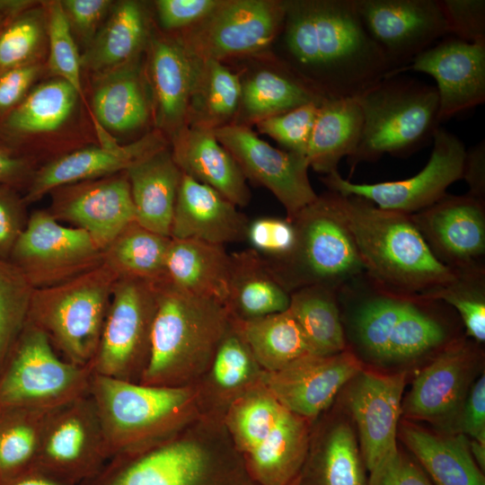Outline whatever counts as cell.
Returning a JSON list of instances; mask_svg holds the SVG:
<instances>
[{"label": "cell", "mask_w": 485, "mask_h": 485, "mask_svg": "<svg viewBox=\"0 0 485 485\" xmlns=\"http://www.w3.org/2000/svg\"><path fill=\"white\" fill-rule=\"evenodd\" d=\"M287 64L325 99L356 98L391 73L355 0L286 1Z\"/></svg>", "instance_id": "cell-1"}, {"label": "cell", "mask_w": 485, "mask_h": 485, "mask_svg": "<svg viewBox=\"0 0 485 485\" xmlns=\"http://www.w3.org/2000/svg\"><path fill=\"white\" fill-rule=\"evenodd\" d=\"M79 485H259L222 419L200 416L178 433L112 455Z\"/></svg>", "instance_id": "cell-2"}, {"label": "cell", "mask_w": 485, "mask_h": 485, "mask_svg": "<svg viewBox=\"0 0 485 485\" xmlns=\"http://www.w3.org/2000/svg\"><path fill=\"white\" fill-rule=\"evenodd\" d=\"M333 192L365 273L376 283L395 292L425 295L454 278V270L433 255L410 215Z\"/></svg>", "instance_id": "cell-3"}, {"label": "cell", "mask_w": 485, "mask_h": 485, "mask_svg": "<svg viewBox=\"0 0 485 485\" xmlns=\"http://www.w3.org/2000/svg\"><path fill=\"white\" fill-rule=\"evenodd\" d=\"M231 320L222 303L190 294L171 281L161 285L150 357L140 384L194 385L209 368Z\"/></svg>", "instance_id": "cell-4"}, {"label": "cell", "mask_w": 485, "mask_h": 485, "mask_svg": "<svg viewBox=\"0 0 485 485\" xmlns=\"http://www.w3.org/2000/svg\"><path fill=\"white\" fill-rule=\"evenodd\" d=\"M223 421L259 485H295L313 422L284 407L262 382L235 400Z\"/></svg>", "instance_id": "cell-5"}, {"label": "cell", "mask_w": 485, "mask_h": 485, "mask_svg": "<svg viewBox=\"0 0 485 485\" xmlns=\"http://www.w3.org/2000/svg\"><path fill=\"white\" fill-rule=\"evenodd\" d=\"M89 394L111 456L163 440L201 416L194 385H146L93 374Z\"/></svg>", "instance_id": "cell-6"}, {"label": "cell", "mask_w": 485, "mask_h": 485, "mask_svg": "<svg viewBox=\"0 0 485 485\" xmlns=\"http://www.w3.org/2000/svg\"><path fill=\"white\" fill-rule=\"evenodd\" d=\"M363 112L356 151L347 158L350 172L384 154H410L432 140L438 128L436 86L399 75H389L356 97Z\"/></svg>", "instance_id": "cell-7"}, {"label": "cell", "mask_w": 485, "mask_h": 485, "mask_svg": "<svg viewBox=\"0 0 485 485\" xmlns=\"http://www.w3.org/2000/svg\"><path fill=\"white\" fill-rule=\"evenodd\" d=\"M118 278L103 261L67 281L34 289L27 321L47 336L62 358L90 366Z\"/></svg>", "instance_id": "cell-8"}, {"label": "cell", "mask_w": 485, "mask_h": 485, "mask_svg": "<svg viewBox=\"0 0 485 485\" xmlns=\"http://www.w3.org/2000/svg\"><path fill=\"white\" fill-rule=\"evenodd\" d=\"M292 221L295 242L291 251L279 260L266 259L289 293L311 286L339 289L365 272L333 191L318 195Z\"/></svg>", "instance_id": "cell-9"}, {"label": "cell", "mask_w": 485, "mask_h": 485, "mask_svg": "<svg viewBox=\"0 0 485 485\" xmlns=\"http://www.w3.org/2000/svg\"><path fill=\"white\" fill-rule=\"evenodd\" d=\"M93 371L62 358L27 321L0 366V410H53L89 393Z\"/></svg>", "instance_id": "cell-10"}, {"label": "cell", "mask_w": 485, "mask_h": 485, "mask_svg": "<svg viewBox=\"0 0 485 485\" xmlns=\"http://www.w3.org/2000/svg\"><path fill=\"white\" fill-rule=\"evenodd\" d=\"M160 286L134 278H118L90 364L93 374L140 383L150 357Z\"/></svg>", "instance_id": "cell-11"}, {"label": "cell", "mask_w": 485, "mask_h": 485, "mask_svg": "<svg viewBox=\"0 0 485 485\" xmlns=\"http://www.w3.org/2000/svg\"><path fill=\"white\" fill-rule=\"evenodd\" d=\"M104 251L84 230L64 225L47 209L29 215L10 261L34 289L52 287L103 262Z\"/></svg>", "instance_id": "cell-12"}, {"label": "cell", "mask_w": 485, "mask_h": 485, "mask_svg": "<svg viewBox=\"0 0 485 485\" xmlns=\"http://www.w3.org/2000/svg\"><path fill=\"white\" fill-rule=\"evenodd\" d=\"M285 17L286 1L221 0L179 39L194 57L223 62L269 47L282 31Z\"/></svg>", "instance_id": "cell-13"}, {"label": "cell", "mask_w": 485, "mask_h": 485, "mask_svg": "<svg viewBox=\"0 0 485 485\" xmlns=\"http://www.w3.org/2000/svg\"><path fill=\"white\" fill-rule=\"evenodd\" d=\"M433 149L426 166L408 179L378 183H354L338 171L326 174L322 181L329 190L370 200L380 208L414 214L428 207L445 194L447 188L463 179L466 148L453 133L437 128Z\"/></svg>", "instance_id": "cell-14"}, {"label": "cell", "mask_w": 485, "mask_h": 485, "mask_svg": "<svg viewBox=\"0 0 485 485\" xmlns=\"http://www.w3.org/2000/svg\"><path fill=\"white\" fill-rule=\"evenodd\" d=\"M110 457L98 410L88 393L51 412L36 467L79 485Z\"/></svg>", "instance_id": "cell-15"}, {"label": "cell", "mask_w": 485, "mask_h": 485, "mask_svg": "<svg viewBox=\"0 0 485 485\" xmlns=\"http://www.w3.org/2000/svg\"><path fill=\"white\" fill-rule=\"evenodd\" d=\"M214 133L245 179L269 190L289 220L317 198L305 156L272 146L248 126L231 123L214 129Z\"/></svg>", "instance_id": "cell-16"}, {"label": "cell", "mask_w": 485, "mask_h": 485, "mask_svg": "<svg viewBox=\"0 0 485 485\" xmlns=\"http://www.w3.org/2000/svg\"><path fill=\"white\" fill-rule=\"evenodd\" d=\"M355 4L386 58L389 75L448 35L439 0H355Z\"/></svg>", "instance_id": "cell-17"}, {"label": "cell", "mask_w": 485, "mask_h": 485, "mask_svg": "<svg viewBox=\"0 0 485 485\" xmlns=\"http://www.w3.org/2000/svg\"><path fill=\"white\" fill-rule=\"evenodd\" d=\"M481 357L465 338L450 343L416 377L402 402V413L456 434L457 421Z\"/></svg>", "instance_id": "cell-18"}, {"label": "cell", "mask_w": 485, "mask_h": 485, "mask_svg": "<svg viewBox=\"0 0 485 485\" xmlns=\"http://www.w3.org/2000/svg\"><path fill=\"white\" fill-rule=\"evenodd\" d=\"M49 194V214L62 224L87 232L103 251L135 221L126 172L67 184Z\"/></svg>", "instance_id": "cell-19"}, {"label": "cell", "mask_w": 485, "mask_h": 485, "mask_svg": "<svg viewBox=\"0 0 485 485\" xmlns=\"http://www.w3.org/2000/svg\"><path fill=\"white\" fill-rule=\"evenodd\" d=\"M411 218L433 255L453 270L485 266V200L445 194Z\"/></svg>", "instance_id": "cell-20"}, {"label": "cell", "mask_w": 485, "mask_h": 485, "mask_svg": "<svg viewBox=\"0 0 485 485\" xmlns=\"http://www.w3.org/2000/svg\"><path fill=\"white\" fill-rule=\"evenodd\" d=\"M362 369L359 357L346 348L331 356L307 355L278 371H264L262 384L287 410L314 422Z\"/></svg>", "instance_id": "cell-21"}, {"label": "cell", "mask_w": 485, "mask_h": 485, "mask_svg": "<svg viewBox=\"0 0 485 485\" xmlns=\"http://www.w3.org/2000/svg\"><path fill=\"white\" fill-rule=\"evenodd\" d=\"M406 70L435 79L439 123L485 101V41L471 43L446 36L392 75Z\"/></svg>", "instance_id": "cell-22"}, {"label": "cell", "mask_w": 485, "mask_h": 485, "mask_svg": "<svg viewBox=\"0 0 485 485\" xmlns=\"http://www.w3.org/2000/svg\"><path fill=\"white\" fill-rule=\"evenodd\" d=\"M348 383L347 404L356 422L359 449L367 472L394 452L402 413L406 374H379L362 369Z\"/></svg>", "instance_id": "cell-23"}, {"label": "cell", "mask_w": 485, "mask_h": 485, "mask_svg": "<svg viewBox=\"0 0 485 485\" xmlns=\"http://www.w3.org/2000/svg\"><path fill=\"white\" fill-rule=\"evenodd\" d=\"M104 140L100 146L60 155L34 171L23 197L25 202L38 201L67 184L126 172L139 161L167 147L164 136L157 129L127 145Z\"/></svg>", "instance_id": "cell-24"}, {"label": "cell", "mask_w": 485, "mask_h": 485, "mask_svg": "<svg viewBox=\"0 0 485 485\" xmlns=\"http://www.w3.org/2000/svg\"><path fill=\"white\" fill-rule=\"evenodd\" d=\"M146 79L157 130L171 139L187 123L196 59L179 38L149 40Z\"/></svg>", "instance_id": "cell-25"}, {"label": "cell", "mask_w": 485, "mask_h": 485, "mask_svg": "<svg viewBox=\"0 0 485 485\" xmlns=\"http://www.w3.org/2000/svg\"><path fill=\"white\" fill-rule=\"evenodd\" d=\"M249 218L213 188L182 173L170 237L225 245L245 242Z\"/></svg>", "instance_id": "cell-26"}, {"label": "cell", "mask_w": 485, "mask_h": 485, "mask_svg": "<svg viewBox=\"0 0 485 485\" xmlns=\"http://www.w3.org/2000/svg\"><path fill=\"white\" fill-rule=\"evenodd\" d=\"M324 416L313 424L308 453L295 485H368L353 428L343 418Z\"/></svg>", "instance_id": "cell-27"}, {"label": "cell", "mask_w": 485, "mask_h": 485, "mask_svg": "<svg viewBox=\"0 0 485 485\" xmlns=\"http://www.w3.org/2000/svg\"><path fill=\"white\" fill-rule=\"evenodd\" d=\"M171 140L172 158L182 173L213 188L237 207L250 203L247 180L213 129L186 125Z\"/></svg>", "instance_id": "cell-28"}, {"label": "cell", "mask_w": 485, "mask_h": 485, "mask_svg": "<svg viewBox=\"0 0 485 485\" xmlns=\"http://www.w3.org/2000/svg\"><path fill=\"white\" fill-rule=\"evenodd\" d=\"M263 374L232 319L209 368L194 384L201 416L223 420L235 400L262 382Z\"/></svg>", "instance_id": "cell-29"}, {"label": "cell", "mask_w": 485, "mask_h": 485, "mask_svg": "<svg viewBox=\"0 0 485 485\" xmlns=\"http://www.w3.org/2000/svg\"><path fill=\"white\" fill-rule=\"evenodd\" d=\"M96 75L92 102L100 126L115 132L142 128L152 114V101L139 57Z\"/></svg>", "instance_id": "cell-30"}, {"label": "cell", "mask_w": 485, "mask_h": 485, "mask_svg": "<svg viewBox=\"0 0 485 485\" xmlns=\"http://www.w3.org/2000/svg\"><path fill=\"white\" fill-rule=\"evenodd\" d=\"M227 295L230 316L248 321L285 312L290 293L273 274L267 260L251 248L230 253Z\"/></svg>", "instance_id": "cell-31"}, {"label": "cell", "mask_w": 485, "mask_h": 485, "mask_svg": "<svg viewBox=\"0 0 485 485\" xmlns=\"http://www.w3.org/2000/svg\"><path fill=\"white\" fill-rule=\"evenodd\" d=\"M135 208V221L170 237L181 171L167 147L126 171Z\"/></svg>", "instance_id": "cell-32"}, {"label": "cell", "mask_w": 485, "mask_h": 485, "mask_svg": "<svg viewBox=\"0 0 485 485\" xmlns=\"http://www.w3.org/2000/svg\"><path fill=\"white\" fill-rule=\"evenodd\" d=\"M231 257L225 245L195 239H173L166 253L168 278L175 287L225 304Z\"/></svg>", "instance_id": "cell-33"}, {"label": "cell", "mask_w": 485, "mask_h": 485, "mask_svg": "<svg viewBox=\"0 0 485 485\" xmlns=\"http://www.w3.org/2000/svg\"><path fill=\"white\" fill-rule=\"evenodd\" d=\"M401 436L435 485H485L484 472L474 461L464 435H438L404 424Z\"/></svg>", "instance_id": "cell-34"}, {"label": "cell", "mask_w": 485, "mask_h": 485, "mask_svg": "<svg viewBox=\"0 0 485 485\" xmlns=\"http://www.w3.org/2000/svg\"><path fill=\"white\" fill-rule=\"evenodd\" d=\"M323 98L287 64L260 69L242 80L241 99L233 123L248 126L296 107L322 103Z\"/></svg>", "instance_id": "cell-35"}, {"label": "cell", "mask_w": 485, "mask_h": 485, "mask_svg": "<svg viewBox=\"0 0 485 485\" xmlns=\"http://www.w3.org/2000/svg\"><path fill=\"white\" fill-rule=\"evenodd\" d=\"M362 126L363 112L357 98L324 100L308 144L309 166L325 175L338 171L340 160L356 151Z\"/></svg>", "instance_id": "cell-36"}, {"label": "cell", "mask_w": 485, "mask_h": 485, "mask_svg": "<svg viewBox=\"0 0 485 485\" xmlns=\"http://www.w3.org/2000/svg\"><path fill=\"white\" fill-rule=\"evenodd\" d=\"M147 40V19L142 4L117 3L102 28L81 57L82 67L101 73L139 57Z\"/></svg>", "instance_id": "cell-37"}, {"label": "cell", "mask_w": 485, "mask_h": 485, "mask_svg": "<svg viewBox=\"0 0 485 485\" xmlns=\"http://www.w3.org/2000/svg\"><path fill=\"white\" fill-rule=\"evenodd\" d=\"M195 75L186 125L216 129L234 121L242 79L216 60L196 58Z\"/></svg>", "instance_id": "cell-38"}, {"label": "cell", "mask_w": 485, "mask_h": 485, "mask_svg": "<svg viewBox=\"0 0 485 485\" xmlns=\"http://www.w3.org/2000/svg\"><path fill=\"white\" fill-rule=\"evenodd\" d=\"M337 291L330 287L311 286L290 293L287 310L312 355L331 356L347 348Z\"/></svg>", "instance_id": "cell-39"}, {"label": "cell", "mask_w": 485, "mask_h": 485, "mask_svg": "<svg viewBox=\"0 0 485 485\" xmlns=\"http://www.w3.org/2000/svg\"><path fill=\"white\" fill-rule=\"evenodd\" d=\"M170 242L171 237L133 221L104 250L103 261L119 278H134L160 286L170 281L165 265Z\"/></svg>", "instance_id": "cell-40"}, {"label": "cell", "mask_w": 485, "mask_h": 485, "mask_svg": "<svg viewBox=\"0 0 485 485\" xmlns=\"http://www.w3.org/2000/svg\"><path fill=\"white\" fill-rule=\"evenodd\" d=\"M233 321L265 372L278 371L312 355L302 331L288 310L248 321Z\"/></svg>", "instance_id": "cell-41"}, {"label": "cell", "mask_w": 485, "mask_h": 485, "mask_svg": "<svg viewBox=\"0 0 485 485\" xmlns=\"http://www.w3.org/2000/svg\"><path fill=\"white\" fill-rule=\"evenodd\" d=\"M78 96L76 90L60 78L37 85L3 118L0 131L12 136L55 131L71 116Z\"/></svg>", "instance_id": "cell-42"}, {"label": "cell", "mask_w": 485, "mask_h": 485, "mask_svg": "<svg viewBox=\"0 0 485 485\" xmlns=\"http://www.w3.org/2000/svg\"><path fill=\"white\" fill-rule=\"evenodd\" d=\"M54 410H0V485L36 467Z\"/></svg>", "instance_id": "cell-43"}, {"label": "cell", "mask_w": 485, "mask_h": 485, "mask_svg": "<svg viewBox=\"0 0 485 485\" xmlns=\"http://www.w3.org/2000/svg\"><path fill=\"white\" fill-rule=\"evenodd\" d=\"M454 278L424 297L440 300L460 317L466 336L485 341V266L454 270Z\"/></svg>", "instance_id": "cell-44"}, {"label": "cell", "mask_w": 485, "mask_h": 485, "mask_svg": "<svg viewBox=\"0 0 485 485\" xmlns=\"http://www.w3.org/2000/svg\"><path fill=\"white\" fill-rule=\"evenodd\" d=\"M33 291L21 270L0 258V366L27 322Z\"/></svg>", "instance_id": "cell-45"}, {"label": "cell", "mask_w": 485, "mask_h": 485, "mask_svg": "<svg viewBox=\"0 0 485 485\" xmlns=\"http://www.w3.org/2000/svg\"><path fill=\"white\" fill-rule=\"evenodd\" d=\"M47 17L32 5L14 15L0 30V73L36 61Z\"/></svg>", "instance_id": "cell-46"}, {"label": "cell", "mask_w": 485, "mask_h": 485, "mask_svg": "<svg viewBox=\"0 0 485 485\" xmlns=\"http://www.w3.org/2000/svg\"><path fill=\"white\" fill-rule=\"evenodd\" d=\"M49 70L83 95L81 57L73 31L60 2L49 4L47 13Z\"/></svg>", "instance_id": "cell-47"}, {"label": "cell", "mask_w": 485, "mask_h": 485, "mask_svg": "<svg viewBox=\"0 0 485 485\" xmlns=\"http://www.w3.org/2000/svg\"><path fill=\"white\" fill-rule=\"evenodd\" d=\"M321 103L310 102L264 119L258 130L276 140L283 150L306 157L309 140Z\"/></svg>", "instance_id": "cell-48"}, {"label": "cell", "mask_w": 485, "mask_h": 485, "mask_svg": "<svg viewBox=\"0 0 485 485\" xmlns=\"http://www.w3.org/2000/svg\"><path fill=\"white\" fill-rule=\"evenodd\" d=\"M245 242L269 260L287 256L295 242V228L287 217L260 216L249 220Z\"/></svg>", "instance_id": "cell-49"}, {"label": "cell", "mask_w": 485, "mask_h": 485, "mask_svg": "<svg viewBox=\"0 0 485 485\" xmlns=\"http://www.w3.org/2000/svg\"><path fill=\"white\" fill-rule=\"evenodd\" d=\"M448 34L467 42L485 41L484 0H439Z\"/></svg>", "instance_id": "cell-50"}, {"label": "cell", "mask_w": 485, "mask_h": 485, "mask_svg": "<svg viewBox=\"0 0 485 485\" xmlns=\"http://www.w3.org/2000/svg\"><path fill=\"white\" fill-rule=\"evenodd\" d=\"M368 485H435L419 463L399 448L368 472Z\"/></svg>", "instance_id": "cell-51"}, {"label": "cell", "mask_w": 485, "mask_h": 485, "mask_svg": "<svg viewBox=\"0 0 485 485\" xmlns=\"http://www.w3.org/2000/svg\"><path fill=\"white\" fill-rule=\"evenodd\" d=\"M221 0H158L155 7L165 30H185L207 17Z\"/></svg>", "instance_id": "cell-52"}, {"label": "cell", "mask_w": 485, "mask_h": 485, "mask_svg": "<svg viewBox=\"0 0 485 485\" xmlns=\"http://www.w3.org/2000/svg\"><path fill=\"white\" fill-rule=\"evenodd\" d=\"M24 198L10 189L0 187V258L8 260L13 245L24 229L29 215Z\"/></svg>", "instance_id": "cell-53"}, {"label": "cell", "mask_w": 485, "mask_h": 485, "mask_svg": "<svg viewBox=\"0 0 485 485\" xmlns=\"http://www.w3.org/2000/svg\"><path fill=\"white\" fill-rule=\"evenodd\" d=\"M41 66L35 61L0 73V116L13 110L30 92Z\"/></svg>", "instance_id": "cell-54"}, {"label": "cell", "mask_w": 485, "mask_h": 485, "mask_svg": "<svg viewBox=\"0 0 485 485\" xmlns=\"http://www.w3.org/2000/svg\"><path fill=\"white\" fill-rule=\"evenodd\" d=\"M60 3L72 31L89 42L111 5L109 0H64Z\"/></svg>", "instance_id": "cell-55"}, {"label": "cell", "mask_w": 485, "mask_h": 485, "mask_svg": "<svg viewBox=\"0 0 485 485\" xmlns=\"http://www.w3.org/2000/svg\"><path fill=\"white\" fill-rule=\"evenodd\" d=\"M456 434L485 444V375L471 386L461 410Z\"/></svg>", "instance_id": "cell-56"}, {"label": "cell", "mask_w": 485, "mask_h": 485, "mask_svg": "<svg viewBox=\"0 0 485 485\" xmlns=\"http://www.w3.org/2000/svg\"><path fill=\"white\" fill-rule=\"evenodd\" d=\"M469 185V194L485 200V142L465 151L463 173Z\"/></svg>", "instance_id": "cell-57"}, {"label": "cell", "mask_w": 485, "mask_h": 485, "mask_svg": "<svg viewBox=\"0 0 485 485\" xmlns=\"http://www.w3.org/2000/svg\"><path fill=\"white\" fill-rule=\"evenodd\" d=\"M34 171L30 162L0 146V183L13 184L24 180L30 181Z\"/></svg>", "instance_id": "cell-58"}, {"label": "cell", "mask_w": 485, "mask_h": 485, "mask_svg": "<svg viewBox=\"0 0 485 485\" xmlns=\"http://www.w3.org/2000/svg\"><path fill=\"white\" fill-rule=\"evenodd\" d=\"M1 485H75L54 476L38 467L1 484Z\"/></svg>", "instance_id": "cell-59"}, {"label": "cell", "mask_w": 485, "mask_h": 485, "mask_svg": "<svg viewBox=\"0 0 485 485\" xmlns=\"http://www.w3.org/2000/svg\"><path fill=\"white\" fill-rule=\"evenodd\" d=\"M33 4L27 0H0V30L14 15Z\"/></svg>", "instance_id": "cell-60"}, {"label": "cell", "mask_w": 485, "mask_h": 485, "mask_svg": "<svg viewBox=\"0 0 485 485\" xmlns=\"http://www.w3.org/2000/svg\"><path fill=\"white\" fill-rule=\"evenodd\" d=\"M469 446L471 454L479 465V467L484 472L485 470V444H481L475 440H469Z\"/></svg>", "instance_id": "cell-61"}, {"label": "cell", "mask_w": 485, "mask_h": 485, "mask_svg": "<svg viewBox=\"0 0 485 485\" xmlns=\"http://www.w3.org/2000/svg\"><path fill=\"white\" fill-rule=\"evenodd\" d=\"M1 134H2V133H1V131H0V136H1Z\"/></svg>", "instance_id": "cell-62"}, {"label": "cell", "mask_w": 485, "mask_h": 485, "mask_svg": "<svg viewBox=\"0 0 485 485\" xmlns=\"http://www.w3.org/2000/svg\"></svg>", "instance_id": "cell-63"}]
</instances>
